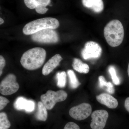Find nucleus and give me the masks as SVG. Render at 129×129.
I'll return each mask as SVG.
<instances>
[{
    "label": "nucleus",
    "mask_w": 129,
    "mask_h": 129,
    "mask_svg": "<svg viewBox=\"0 0 129 129\" xmlns=\"http://www.w3.org/2000/svg\"><path fill=\"white\" fill-rule=\"evenodd\" d=\"M99 85L100 87L103 88L106 87V90L107 92L111 94L114 92V89L113 85L111 82H107L103 76H100L99 77Z\"/></svg>",
    "instance_id": "nucleus-17"
},
{
    "label": "nucleus",
    "mask_w": 129,
    "mask_h": 129,
    "mask_svg": "<svg viewBox=\"0 0 129 129\" xmlns=\"http://www.w3.org/2000/svg\"><path fill=\"white\" fill-rule=\"evenodd\" d=\"M124 34L122 23L117 19L110 21L104 28V35L106 41L112 47H117L122 44Z\"/></svg>",
    "instance_id": "nucleus-2"
},
{
    "label": "nucleus",
    "mask_w": 129,
    "mask_h": 129,
    "mask_svg": "<svg viewBox=\"0 0 129 129\" xmlns=\"http://www.w3.org/2000/svg\"><path fill=\"white\" fill-rule=\"evenodd\" d=\"M102 50L100 45L94 41L86 42L81 52V55L84 60L97 58L101 56Z\"/></svg>",
    "instance_id": "nucleus-8"
},
{
    "label": "nucleus",
    "mask_w": 129,
    "mask_h": 129,
    "mask_svg": "<svg viewBox=\"0 0 129 129\" xmlns=\"http://www.w3.org/2000/svg\"><path fill=\"white\" fill-rule=\"evenodd\" d=\"M124 106L125 109L129 112V97L127 98L125 101Z\"/></svg>",
    "instance_id": "nucleus-25"
},
{
    "label": "nucleus",
    "mask_w": 129,
    "mask_h": 129,
    "mask_svg": "<svg viewBox=\"0 0 129 129\" xmlns=\"http://www.w3.org/2000/svg\"><path fill=\"white\" fill-rule=\"evenodd\" d=\"M26 6L30 9H35L37 13L44 14L48 11L46 7L50 4L51 0H24Z\"/></svg>",
    "instance_id": "nucleus-10"
},
{
    "label": "nucleus",
    "mask_w": 129,
    "mask_h": 129,
    "mask_svg": "<svg viewBox=\"0 0 129 129\" xmlns=\"http://www.w3.org/2000/svg\"><path fill=\"white\" fill-rule=\"evenodd\" d=\"M68 94L62 90L57 91L48 90L44 94L41 95V99L47 110H51L54 107L56 103L63 102L67 99Z\"/></svg>",
    "instance_id": "nucleus-4"
},
{
    "label": "nucleus",
    "mask_w": 129,
    "mask_h": 129,
    "mask_svg": "<svg viewBox=\"0 0 129 129\" xmlns=\"http://www.w3.org/2000/svg\"><path fill=\"white\" fill-rule=\"evenodd\" d=\"M62 60V57L58 54H56L51 58L45 63L42 69V73L43 75L46 76L51 73L59 65Z\"/></svg>",
    "instance_id": "nucleus-12"
},
{
    "label": "nucleus",
    "mask_w": 129,
    "mask_h": 129,
    "mask_svg": "<svg viewBox=\"0 0 129 129\" xmlns=\"http://www.w3.org/2000/svg\"><path fill=\"white\" fill-rule=\"evenodd\" d=\"M6 64V61L2 56H0V76L2 74L3 70Z\"/></svg>",
    "instance_id": "nucleus-24"
},
{
    "label": "nucleus",
    "mask_w": 129,
    "mask_h": 129,
    "mask_svg": "<svg viewBox=\"0 0 129 129\" xmlns=\"http://www.w3.org/2000/svg\"><path fill=\"white\" fill-rule=\"evenodd\" d=\"M63 129H80V127L75 123L69 122L67 123Z\"/></svg>",
    "instance_id": "nucleus-23"
},
{
    "label": "nucleus",
    "mask_w": 129,
    "mask_h": 129,
    "mask_svg": "<svg viewBox=\"0 0 129 129\" xmlns=\"http://www.w3.org/2000/svg\"><path fill=\"white\" fill-rule=\"evenodd\" d=\"M127 72H128V75L129 78V63L128 65V70H127Z\"/></svg>",
    "instance_id": "nucleus-27"
},
{
    "label": "nucleus",
    "mask_w": 129,
    "mask_h": 129,
    "mask_svg": "<svg viewBox=\"0 0 129 129\" xmlns=\"http://www.w3.org/2000/svg\"><path fill=\"white\" fill-rule=\"evenodd\" d=\"M47 109L42 102H39L38 103V111L36 118L37 120L40 121H45L47 119Z\"/></svg>",
    "instance_id": "nucleus-16"
},
{
    "label": "nucleus",
    "mask_w": 129,
    "mask_h": 129,
    "mask_svg": "<svg viewBox=\"0 0 129 129\" xmlns=\"http://www.w3.org/2000/svg\"><path fill=\"white\" fill-rule=\"evenodd\" d=\"M68 75L69 79V84L70 87L72 89H76L80 85V83L79 82L74 72L72 70L68 71Z\"/></svg>",
    "instance_id": "nucleus-18"
},
{
    "label": "nucleus",
    "mask_w": 129,
    "mask_h": 129,
    "mask_svg": "<svg viewBox=\"0 0 129 129\" xmlns=\"http://www.w3.org/2000/svg\"><path fill=\"white\" fill-rule=\"evenodd\" d=\"M4 22V20H3L2 18H0V24H1V25Z\"/></svg>",
    "instance_id": "nucleus-26"
},
{
    "label": "nucleus",
    "mask_w": 129,
    "mask_h": 129,
    "mask_svg": "<svg viewBox=\"0 0 129 129\" xmlns=\"http://www.w3.org/2000/svg\"><path fill=\"white\" fill-rule=\"evenodd\" d=\"M11 126V123L8 119L6 113H0V129H8Z\"/></svg>",
    "instance_id": "nucleus-20"
},
{
    "label": "nucleus",
    "mask_w": 129,
    "mask_h": 129,
    "mask_svg": "<svg viewBox=\"0 0 129 129\" xmlns=\"http://www.w3.org/2000/svg\"><path fill=\"white\" fill-rule=\"evenodd\" d=\"M57 85L60 88H64L67 82V74L64 72H58L56 75Z\"/></svg>",
    "instance_id": "nucleus-19"
},
{
    "label": "nucleus",
    "mask_w": 129,
    "mask_h": 129,
    "mask_svg": "<svg viewBox=\"0 0 129 129\" xmlns=\"http://www.w3.org/2000/svg\"><path fill=\"white\" fill-rule=\"evenodd\" d=\"M72 66L75 70L80 73L87 74L89 72V65L82 62L78 58H75L74 59Z\"/></svg>",
    "instance_id": "nucleus-15"
},
{
    "label": "nucleus",
    "mask_w": 129,
    "mask_h": 129,
    "mask_svg": "<svg viewBox=\"0 0 129 129\" xmlns=\"http://www.w3.org/2000/svg\"><path fill=\"white\" fill-rule=\"evenodd\" d=\"M92 112V108L90 104L83 103L70 109L69 113L72 117L75 120H84L89 117Z\"/></svg>",
    "instance_id": "nucleus-7"
},
{
    "label": "nucleus",
    "mask_w": 129,
    "mask_h": 129,
    "mask_svg": "<svg viewBox=\"0 0 129 129\" xmlns=\"http://www.w3.org/2000/svg\"><path fill=\"white\" fill-rule=\"evenodd\" d=\"M10 101L6 98L0 96V110H2L7 105Z\"/></svg>",
    "instance_id": "nucleus-22"
},
{
    "label": "nucleus",
    "mask_w": 129,
    "mask_h": 129,
    "mask_svg": "<svg viewBox=\"0 0 129 129\" xmlns=\"http://www.w3.org/2000/svg\"><path fill=\"white\" fill-rule=\"evenodd\" d=\"M60 23L57 19L46 17L39 19L29 22L24 26L23 32L24 35H32L46 29H55L59 27Z\"/></svg>",
    "instance_id": "nucleus-3"
},
{
    "label": "nucleus",
    "mask_w": 129,
    "mask_h": 129,
    "mask_svg": "<svg viewBox=\"0 0 129 129\" xmlns=\"http://www.w3.org/2000/svg\"><path fill=\"white\" fill-rule=\"evenodd\" d=\"M96 99L100 103L110 109L116 108L118 104L117 99L107 93H102L96 96Z\"/></svg>",
    "instance_id": "nucleus-13"
},
{
    "label": "nucleus",
    "mask_w": 129,
    "mask_h": 129,
    "mask_svg": "<svg viewBox=\"0 0 129 129\" xmlns=\"http://www.w3.org/2000/svg\"><path fill=\"white\" fill-rule=\"evenodd\" d=\"M108 72L111 76L113 82L115 85H119L120 84V80L117 76L116 70L114 67L110 66L108 68Z\"/></svg>",
    "instance_id": "nucleus-21"
},
{
    "label": "nucleus",
    "mask_w": 129,
    "mask_h": 129,
    "mask_svg": "<svg viewBox=\"0 0 129 129\" xmlns=\"http://www.w3.org/2000/svg\"><path fill=\"white\" fill-rule=\"evenodd\" d=\"M33 41L42 44H54L58 41L57 32L52 29H46L35 33L31 36Z\"/></svg>",
    "instance_id": "nucleus-5"
},
{
    "label": "nucleus",
    "mask_w": 129,
    "mask_h": 129,
    "mask_svg": "<svg viewBox=\"0 0 129 129\" xmlns=\"http://www.w3.org/2000/svg\"><path fill=\"white\" fill-rule=\"evenodd\" d=\"M46 55V51L44 48L41 47L32 48L23 53L21 58V63L25 69L35 70L43 65Z\"/></svg>",
    "instance_id": "nucleus-1"
},
{
    "label": "nucleus",
    "mask_w": 129,
    "mask_h": 129,
    "mask_svg": "<svg viewBox=\"0 0 129 129\" xmlns=\"http://www.w3.org/2000/svg\"><path fill=\"white\" fill-rule=\"evenodd\" d=\"M14 107L18 111L24 110L27 112H31L34 110L35 103L34 101L27 100L23 97H19L14 102Z\"/></svg>",
    "instance_id": "nucleus-11"
},
{
    "label": "nucleus",
    "mask_w": 129,
    "mask_h": 129,
    "mask_svg": "<svg viewBox=\"0 0 129 129\" xmlns=\"http://www.w3.org/2000/svg\"><path fill=\"white\" fill-rule=\"evenodd\" d=\"M108 113L106 110H98L92 113L90 127L92 129H103L108 119Z\"/></svg>",
    "instance_id": "nucleus-9"
},
{
    "label": "nucleus",
    "mask_w": 129,
    "mask_h": 129,
    "mask_svg": "<svg viewBox=\"0 0 129 129\" xmlns=\"http://www.w3.org/2000/svg\"><path fill=\"white\" fill-rule=\"evenodd\" d=\"M82 2L85 7L97 13L101 12L104 9L103 0H82Z\"/></svg>",
    "instance_id": "nucleus-14"
},
{
    "label": "nucleus",
    "mask_w": 129,
    "mask_h": 129,
    "mask_svg": "<svg viewBox=\"0 0 129 129\" xmlns=\"http://www.w3.org/2000/svg\"><path fill=\"white\" fill-rule=\"evenodd\" d=\"M19 88L16 76L13 74H9L1 82L0 92L4 95H9L17 92Z\"/></svg>",
    "instance_id": "nucleus-6"
}]
</instances>
